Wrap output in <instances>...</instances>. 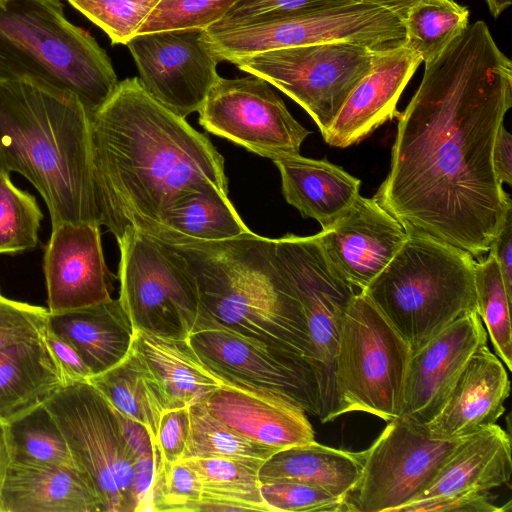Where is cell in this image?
I'll return each mask as SVG.
<instances>
[{
	"label": "cell",
	"mask_w": 512,
	"mask_h": 512,
	"mask_svg": "<svg viewBox=\"0 0 512 512\" xmlns=\"http://www.w3.org/2000/svg\"><path fill=\"white\" fill-rule=\"evenodd\" d=\"M424 64L374 198L407 233L478 257L512 211L493 167L496 135L512 106V62L478 20Z\"/></svg>",
	"instance_id": "1"
},
{
	"label": "cell",
	"mask_w": 512,
	"mask_h": 512,
	"mask_svg": "<svg viewBox=\"0 0 512 512\" xmlns=\"http://www.w3.org/2000/svg\"><path fill=\"white\" fill-rule=\"evenodd\" d=\"M91 162L100 226L155 236L165 214L206 185L228 195L224 159L208 137L142 86L118 82L90 116Z\"/></svg>",
	"instance_id": "2"
},
{
	"label": "cell",
	"mask_w": 512,
	"mask_h": 512,
	"mask_svg": "<svg viewBox=\"0 0 512 512\" xmlns=\"http://www.w3.org/2000/svg\"><path fill=\"white\" fill-rule=\"evenodd\" d=\"M0 154L7 172L21 174L39 192L52 228L100 226L90 116L76 94L31 77L0 79Z\"/></svg>",
	"instance_id": "3"
},
{
	"label": "cell",
	"mask_w": 512,
	"mask_h": 512,
	"mask_svg": "<svg viewBox=\"0 0 512 512\" xmlns=\"http://www.w3.org/2000/svg\"><path fill=\"white\" fill-rule=\"evenodd\" d=\"M168 245L184 257L195 276L201 329L221 326L304 357L317 378L306 318L276 259L274 239L251 231L223 241Z\"/></svg>",
	"instance_id": "4"
},
{
	"label": "cell",
	"mask_w": 512,
	"mask_h": 512,
	"mask_svg": "<svg viewBox=\"0 0 512 512\" xmlns=\"http://www.w3.org/2000/svg\"><path fill=\"white\" fill-rule=\"evenodd\" d=\"M18 77L73 92L89 116L118 84L105 50L66 18L60 0L0 2V79Z\"/></svg>",
	"instance_id": "5"
},
{
	"label": "cell",
	"mask_w": 512,
	"mask_h": 512,
	"mask_svg": "<svg viewBox=\"0 0 512 512\" xmlns=\"http://www.w3.org/2000/svg\"><path fill=\"white\" fill-rule=\"evenodd\" d=\"M408 237L362 292L415 351L449 324L477 312L474 257L421 233Z\"/></svg>",
	"instance_id": "6"
},
{
	"label": "cell",
	"mask_w": 512,
	"mask_h": 512,
	"mask_svg": "<svg viewBox=\"0 0 512 512\" xmlns=\"http://www.w3.org/2000/svg\"><path fill=\"white\" fill-rule=\"evenodd\" d=\"M411 349L362 292L349 302L334 363L333 419L366 412L386 422L398 418Z\"/></svg>",
	"instance_id": "7"
},
{
	"label": "cell",
	"mask_w": 512,
	"mask_h": 512,
	"mask_svg": "<svg viewBox=\"0 0 512 512\" xmlns=\"http://www.w3.org/2000/svg\"><path fill=\"white\" fill-rule=\"evenodd\" d=\"M120 249L119 301L134 330L189 339L202 328L195 276L184 257L167 243L127 228Z\"/></svg>",
	"instance_id": "8"
},
{
	"label": "cell",
	"mask_w": 512,
	"mask_h": 512,
	"mask_svg": "<svg viewBox=\"0 0 512 512\" xmlns=\"http://www.w3.org/2000/svg\"><path fill=\"white\" fill-rule=\"evenodd\" d=\"M75 466L95 490L103 512H136L134 467L117 411L88 381L64 386L45 403Z\"/></svg>",
	"instance_id": "9"
},
{
	"label": "cell",
	"mask_w": 512,
	"mask_h": 512,
	"mask_svg": "<svg viewBox=\"0 0 512 512\" xmlns=\"http://www.w3.org/2000/svg\"><path fill=\"white\" fill-rule=\"evenodd\" d=\"M376 51L362 43L333 41L260 52L231 63L293 99L324 134L370 70Z\"/></svg>",
	"instance_id": "10"
},
{
	"label": "cell",
	"mask_w": 512,
	"mask_h": 512,
	"mask_svg": "<svg viewBox=\"0 0 512 512\" xmlns=\"http://www.w3.org/2000/svg\"><path fill=\"white\" fill-rule=\"evenodd\" d=\"M220 61L260 52L333 41H352L375 49L405 40L402 17L379 4L358 0L349 4L252 25L206 32Z\"/></svg>",
	"instance_id": "11"
},
{
	"label": "cell",
	"mask_w": 512,
	"mask_h": 512,
	"mask_svg": "<svg viewBox=\"0 0 512 512\" xmlns=\"http://www.w3.org/2000/svg\"><path fill=\"white\" fill-rule=\"evenodd\" d=\"M275 256L301 303L317 363L322 423L333 420L334 363L344 312L356 294L335 268L318 234L274 239Z\"/></svg>",
	"instance_id": "12"
},
{
	"label": "cell",
	"mask_w": 512,
	"mask_h": 512,
	"mask_svg": "<svg viewBox=\"0 0 512 512\" xmlns=\"http://www.w3.org/2000/svg\"><path fill=\"white\" fill-rule=\"evenodd\" d=\"M464 438L433 439L404 418L389 421L362 451V474L350 496L353 511L398 512L415 501Z\"/></svg>",
	"instance_id": "13"
},
{
	"label": "cell",
	"mask_w": 512,
	"mask_h": 512,
	"mask_svg": "<svg viewBox=\"0 0 512 512\" xmlns=\"http://www.w3.org/2000/svg\"><path fill=\"white\" fill-rule=\"evenodd\" d=\"M199 113L208 132L271 160L296 155L311 133L290 114L264 79L219 77Z\"/></svg>",
	"instance_id": "14"
},
{
	"label": "cell",
	"mask_w": 512,
	"mask_h": 512,
	"mask_svg": "<svg viewBox=\"0 0 512 512\" xmlns=\"http://www.w3.org/2000/svg\"><path fill=\"white\" fill-rule=\"evenodd\" d=\"M189 341L200 360L221 380L278 394L306 413L319 416L316 373L304 357L221 326L200 329Z\"/></svg>",
	"instance_id": "15"
},
{
	"label": "cell",
	"mask_w": 512,
	"mask_h": 512,
	"mask_svg": "<svg viewBox=\"0 0 512 512\" xmlns=\"http://www.w3.org/2000/svg\"><path fill=\"white\" fill-rule=\"evenodd\" d=\"M143 88L158 102L185 118L198 112L220 77V62L205 30L198 28L136 34L126 44Z\"/></svg>",
	"instance_id": "16"
},
{
	"label": "cell",
	"mask_w": 512,
	"mask_h": 512,
	"mask_svg": "<svg viewBox=\"0 0 512 512\" xmlns=\"http://www.w3.org/2000/svg\"><path fill=\"white\" fill-rule=\"evenodd\" d=\"M487 343L477 312L458 318L411 353L399 417L423 426L444 405L474 352Z\"/></svg>",
	"instance_id": "17"
},
{
	"label": "cell",
	"mask_w": 512,
	"mask_h": 512,
	"mask_svg": "<svg viewBox=\"0 0 512 512\" xmlns=\"http://www.w3.org/2000/svg\"><path fill=\"white\" fill-rule=\"evenodd\" d=\"M43 271L49 313L79 309L111 299L113 275L101 244L100 226L64 222L52 228Z\"/></svg>",
	"instance_id": "18"
},
{
	"label": "cell",
	"mask_w": 512,
	"mask_h": 512,
	"mask_svg": "<svg viewBox=\"0 0 512 512\" xmlns=\"http://www.w3.org/2000/svg\"><path fill=\"white\" fill-rule=\"evenodd\" d=\"M318 235L335 268L360 291L388 265L408 237L374 197L360 195Z\"/></svg>",
	"instance_id": "19"
},
{
	"label": "cell",
	"mask_w": 512,
	"mask_h": 512,
	"mask_svg": "<svg viewBox=\"0 0 512 512\" xmlns=\"http://www.w3.org/2000/svg\"><path fill=\"white\" fill-rule=\"evenodd\" d=\"M422 62L404 41L377 49L370 70L354 87L322 134L325 142L338 148L357 144L399 115L397 102Z\"/></svg>",
	"instance_id": "20"
},
{
	"label": "cell",
	"mask_w": 512,
	"mask_h": 512,
	"mask_svg": "<svg viewBox=\"0 0 512 512\" xmlns=\"http://www.w3.org/2000/svg\"><path fill=\"white\" fill-rule=\"evenodd\" d=\"M222 381L204 403L232 429L276 450L314 440L306 412L297 404L272 392Z\"/></svg>",
	"instance_id": "21"
},
{
	"label": "cell",
	"mask_w": 512,
	"mask_h": 512,
	"mask_svg": "<svg viewBox=\"0 0 512 512\" xmlns=\"http://www.w3.org/2000/svg\"><path fill=\"white\" fill-rule=\"evenodd\" d=\"M509 394L503 362L484 344L469 359L438 414L421 427L433 439L466 437L496 424Z\"/></svg>",
	"instance_id": "22"
},
{
	"label": "cell",
	"mask_w": 512,
	"mask_h": 512,
	"mask_svg": "<svg viewBox=\"0 0 512 512\" xmlns=\"http://www.w3.org/2000/svg\"><path fill=\"white\" fill-rule=\"evenodd\" d=\"M0 512H103L90 481L75 466L11 462Z\"/></svg>",
	"instance_id": "23"
},
{
	"label": "cell",
	"mask_w": 512,
	"mask_h": 512,
	"mask_svg": "<svg viewBox=\"0 0 512 512\" xmlns=\"http://www.w3.org/2000/svg\"><path fill=\"white\" fill-rule=\"evenodd\" d=\"M272 161L280 172L287 203L302 217L318 221L322 230L332 225L360 195L361 181L326 159L296 154Z\"/></svg>",
	"instance_id": "24"
},
{
	"label": "cell",
	"mask_w": 512,
	"mask_h": 512,
	"mask_svg": "<svg viewBox=\"0 0 512 512\" xmlns=\"http://www.w3.org/2000/svg\"><path fill=\"white\" fill-rule=\"evenodd\" d=\"M48 328L70 343L93 375L122 361L132 347L134 328L119 299L49 313Z\"/></svg>",
	"instance_id": "25"
},
{
	"label": "cell",
	"mask_w": 512,
	"mask_h": 512,
	"mask_svg": "<svg viewBox=\"0 0 512 512\" xmlns=\"http://www.w3.org/2000/svg\"><path fill=\"white\" fill-rule=\"evenodd\" d=\"M511 472L510 437L494 424L466 436L416 500L488 492L509 482Z\"/></svg>",
	"instance_id": "26"
},
{
	"label": "cell",
	"mask_w": 512,
	"mask_h": 512,
	"mask_svg": "<svg viewBox=\"0 0 512 512\" xmlns=\"http://www.w3.org/2000/svg\"><path fill=\"white\" fill-rule=\"evenodd\" d=\"M64 387L45 334L0 349V420L9 422L44 404Z\"/></svg>",
	"instance_id": "27"
},
{
	"label": "cell",
	"mask_w": 512,
	"mask_h": 512,
	"mask_svg": "<svg viewBox=\"0 0 512 512\" xmlns=\"http://www.w3.org/2000/svg\"><path fill=\"white\" fill-rule=\"evenodd\" d=\"M131 348L159 382L168 409L204 402L224 383L200 360L189 339L135 330Z\"/></svg>",
	"instance_id": "28"
},
{
	"label": "cell",
	"mask_w": 512,
	"mask_h": 512,
	"mask_svg": "<svg viewBox=\"0 0 512 512\" xmlns=\"http://www.w3.org/2000/svg\"><path fill=\"white\" fill-rule=\"evenodd\" d=\"M363 469V452H350L315 440L280 449L259 469L261 483L299 482L320 488L333 496L350 499Z\"/></svg>",
	"instance_id": "29"
},
{
	"label": "cell",
	"mask_w": 512,
	"mask_h": 512,
	"mask_svg": "<svg viewBox=\"0 0 512 512\" xmlns=\"http://www.w3.org/2000/svg\"><path fill=\"white\" fill-rule=\"evenodd\" d=\"M249 232L228 195L206 185L173 206L153 237L168 244H185L223 241Z\"/></svg>",
	"instance_id": "30"
},
{
	"label": "cell",
	"mask_w": 512,
	"mask_h": 512,
	"mask_svg": "<svg viewBox=\"0 0 512 512\" xmlns=\"http://www.w3.org/2000/svg\"><path fill=\"white\" fill-rule=\"evenodd\" d=\"M185 461L197 474L202 496L195 511H265L259 469L265 460L252 458H196Z\"/></svg>",
	"instance_id": "31"
},
{
	"label": "cell",
	"mask_w": 512,
	"mask_h": 512,
	"mask_svg": "<svg viewBox=\"0 0 512 512\" xmlns=\"http://www.w3.org/2000/svg\"><path fill=\"white\" fill-rule=\"evenodd\" d=\"M88 382L115 410L144 425L157 448L158 426L168 402L159 382L132 348L122 361Z\"/></svg>",
	"instance_id": "32"
},
{
	"label": "cell",
	"mask_w": 512,
	"mask_h": 512,
	"mask_svg": "<svg viewBox=\"0 0 512 512\" xmlns=\"http://www.w3.org/2000/svg\"><path fill=\"white\" fill-rule=\"evenodd\" d=\"M469 10L456 0H422L403 18L405 40L423 62L437 56L468 27Z\"/></svg>",
	"instance_id": "33"
},
{
	"label": "cell",
	"mask_w": 512,
	"mask_h": 512,
	"mask_svg": "<svg viewBox=\"0 0 512 512\" xmlns=\"http://www.w3.org/2000/svg\"><path fill=\"white\" fill-rule=\"evenodd\" d=\"M7 426L12 462L75 466L66 439L45 404L12 419Z\"/></svg>",
	"instance_id": "34"
},
{
	"label": "cell",
	"mask_w": 512,
	"mask_h": 512,
	"mask_svg": "<svg viewBox=\"0 0 512 512\" xmlns=\"http://www.w3.org/2000/svg\"><path fill=\"white\" fill-rule=\"evenodd\" d=\"M190 427L181 460L252 458L266 460L275 448L256 442L215 417L204 402L189 407Z\"/></svg>",
	"instance_id": "35"
},
{
	"label": "cell",
	"mask_w": 512,
	"mask_h": 512,
	"mask_svg": "<svg viewBox=\"0 0 512 512\" xmlns=\"http://www.w3.org/2000/svg\"><path fill=\"white\" fill-rule=\"evenodd\" d=\"M474 281L477 313L488 332L497 357L512 369V328L510 305L502 274L494 256L488 253L476 261Z\"/></svg>",
	"instance_id": "36"
},
{
	"label": "cell",
	"mask_w": 512,
	"mask_h": 512,
	"mask_svg": "<svg viewBox=\"0 0 512 512\" xmlns=\"http://www.w3.org/2000/svg\"><path fill=\"white\" fill-rule=\"evenodd\" d=\"M10 173L0 172V254L34 249L43 214L33 195L17 188Z\"/></svg>",
	"instance_id": "37"
},
{
	"label": "cell",
	"mask_w": 512,
	"mask_h": 512,
	"mask_svg": "<svg viewBox=\"0 0 512 512\" xmlns=\"http://www.w3.org/2000/svg\"><path fill=\"white\" fill-rule=\"evenodd\" d=\"M111 39L127 44L160 0H67Z\"/></svg>",
	"instance_id": "38"
},
{
	"label": "cell",
	"mask_w": 512,
	"mask_h": 512,
	"mask_svg": "<svg viewBox=\"0 0 512 512\" xmlns=\"http://www.w3.org/2000/svg\"><path fill=\"white\" fill-rule=\"evenodd\" d=\"M239 0H160L136 34L206 29L218 22Z\"/></svg>",
	"instance_id": "39"
},
{
	"label": "cell",
	"mask_w": 512,
	"mask_h": 512,
	"mask_svg": "<svg viewBox=\"0 0 512 512\" xmlns=\"http://www.w3.org/2000/svg\"><path fill=\"white\" fill-rule=\"evenodd\" d=\"M355 1L358 0H239L218 22L210 25L205 31L217 32Z\"/></svg>",
	"instance_id": "40"
},
{
	"label": "cell",
	"mask_w": 512,
	"mask_h": 512,
	"mask_svg": "<svg viewBox=\"0 0 512 512\" xmlns=\"http://www.w3.org/2000/svg\"><path fill=\"white\" fill-rule=\"evenodd\" d=\"M202 488L196 472L183 460L161 464L154 474L149 511H193Z\"/></svg>",
	"instance_id": "41"
},
{
	"label": "cell",
	"mask_w": 512,
	"mask_h": 512,
	"mask_svg": "<svg viewBox=\"0 0 512 512\" xmlns=\"http://www.w3.org/2000/svg\"><path fill=\"white\" fill-rule=\"evenodd\" d=\"M261 495L270 512L353 511L350 499L304 483L274 481L261 483Z\"/></svg>",
	"instance_id": "42"
},
{
	"label": "cell",
	"mask_w": 512,
	"mask_h": 512,
	"mask_svg": "<svg viewBox=\"0 0 512 512\" xmlns=\"http://www.w3.org/2000/svg\"><path fill=\"white\" fill-rule=\"evenodd\" d=\"M47 308L0 297V349L45 334Z\"/></svg>",
	"instance_id": "43"
},
{
	"label": "cell",
	"mask_w": 512,
	"mask_h": 512,
	"mask_svg": "<svg viewBox=\"0 0 512 512\" xmlns=\"http://www.w3.org/2000/svg\"><path fill=\"white\" fill-rule=\"evenodd\" d=\"M188 407L167 409L161 416L156 443L164 465L180 461L185 451L190 427Z\"/></svg>",
	"instance_id": "44"
},
{
	"label": "cell",
	"mask_w": 512,
	"mask_h": 512,
	"mask_svg": "<svg viewBox=\"0 0 512 512\" xmlns=\"http://www.w3.org/2000/svg\"><path fill=\"white\" fill-rule=\"evenodd\" d=\"M504 507H497L489 497L488 492L468 491L448 496L420 499L413 501L398 512H501Z\"/></svg>",
	"instance_id": "45"
},
{
	"label": "cell",
	"mask_w": 512,
	"mask_h": 512,
	"mask_svg": "<svg viewBox=\"0 0 512 512\" xmlns=\"http://www.w3.org/2000/svg\"><path fill=\"white\" fill-rule=\"evenodd\" d=\"M45 341L59 366L64 386L87 382L92 377V372L76 349L50 330L48 325L45 332Z\"/></svg>",
	"instance_id": "46"
},
{
	"label": "cell",
	"mask_w": 512,
	"mask_h": 512,
	"mask_svg": "<svg viewBox=\"0 0 512 512\" xmlns=\"http://www.w3.org/2000/svg\"><path fill=\"white\" fill-rule=\"evenodd\" d=\"M488 253L496 259L507 294L512 299V211L492 241Z\"/></svg>",
	"instance_id": "47"
},
{
	"label": "cell",
	"mask_w": 512,
	"mask_h": 512,
	"mask_svg": "<svg viewBox=\"0 0 512 512\" xmlns=\"http://www.w3.org/2000/svg\"><path fill=\"white\" fill-rule=\"evenodd\" d=\"M493 167L501 184L512 183V137L504 126L499 127L493 147Z\"/></svg>",
	"instance_id": "48"
},
{
	"label": "cell",
	"mask_w": 512,
	"mask_h": 512,
	"mask_svg": "<svg viewBox=\"0 0 512 512\" xmlns=\"http://www.w3.org/2000/svg\"><path fill=\"white\" fill-rule=\"evenodd\" d=\"M12 462L7 423L0 420V491L7 470Z\"/></svg>",
	"instance_id": "49"
},
{
	"label": "cell",
	"mask_w": 512,
	"mask_h": 512,
	"mask_svg": "<svg viewBox=\"0 0 512 512\" xmlns=\"http://www.w3.org/2000/svg\"><path fill=\"white\" fill-rule=\"evenodd\" d=\"M384 6L390 10L397 12L402 19L404 18L407 10L415 3L422 0H365Z\"/></svg>",
	"instance_id": "50"
},
{
	"label": "cell",
	"mask_w": 512,
	"mask_h": 512,
	"mask_svg": "<svg viewBox=\"0 0 512 512\" xmlns=\"http://www.w3.org/2000/svg\"><path fill=\"white\" fill-rule=\"evenodd\" d=\"M485 2L492 16L497 18L511 5L512 0H485Z\"/></svg>",
	"instance_id": "51"
},
{
	"label": "cell",
	"mask_w": 512,
	"mask_h": 512,
	"mask_svg": "<svg viewBox=\"0 0 512 512\" xmlns=\"http://www.w3.org/2000/svg\"><path fill=\"white\" fill-rule=\"evenodd\" d=\"M6 171L1 154H0V172ZM7 172V171H6ZM9 173V172H8Z\"/></svg>",
	"instance_id": "52"
},
{
	"label": "cell",
	"mask_w": 512,
	"mask_h": 512,
	"mask_svg": "<svg viewBox=\"0 0 512 512\" xmlns=\"http://www.w3.org/2000/svg\"><path fill=\"white\" fill-rule=\"evenodd\" d=\"M3 1H5V0H0V2H3Z\"/></svg>",
	"instance_id": "53"
},
{
	"label": "cell",
	"mask_w": 512,
	"mask_h": 512,
	"mask_svg": "<svg viewBox=\"0 0 512 512\" xmlns=\"http://www.w3.org/2000/svg\"><path fill=\"white\" fill-rule=\"evenodd\" d=\"M1 296H2V295H1V292H0V297H1Z\"/></svg>",
	"instance_id": "54"
}]
</instances>
